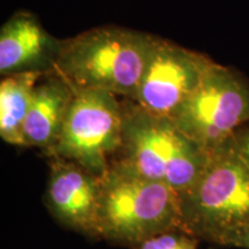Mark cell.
<instances>
[{"mask_svg":"<svg viewBox=\"0 0 249 249\" xmlns=\"http://www.w3.org/2000/svg\"><path fill=\"white\" fill-rule=\"evenodd\" d=\"M157 36L117 26L61 39L52 71L73 89H97L134 101Z\"/></svg>","mask_w":249,"mask_h":249,"instance_id":"6da1fadb","label":"cell"},{"mask_svg":"<svg viewBox=\"0 0 249 249\" xmlns=\"http://www.w3.org/2000/svg\"><path fill=\"white\" fill-rule=\"evenodd\" d=\"M124 112L123 149L114 163L141 178L172 187L180 195L192 188L207 166L209 151L170 118L149 113L134 101L127 99Z\"/></svg>","mask_w":249,"mask_h":249,"instance_id":"3957f363","label":"cell"},{"mask_svg":"<svg viewBox=\"0 0 249 249\" xmlns=\"http://www.w3.org/2000/svg\"><path fill=\"white\" fill-rule=\"evenodd\" d=\"M60 39L43 28L35 15L18 12L0 31V73L50 71L54 65Z\"/></svg>","mask_w":249,"mask_h":249,"instance_id":"9c48e42d","label":"cell"},{"mask_svg":"<svg viewBox=\"0 0 249 249\" xmlns=\"http://www.w3.org/2000/svg\"><path fill=\"white\" fill-rule=\"evenodd\" d=\"M231 141L236 154L249 167V124L239 129Z\"/></svg>","mask_w":249,"mask_h":249,"instance_id":"4fadbf2b","label":"cell"},{"mask_svg":"<svg viewBox=\"0 0 249 249\" xmlns=\"http://www.w3.org/2000/svg\"><path fill=\"white\" fill-rule=\"evenodd\" d=\"M74 90L62 77L50 71L37 83L23 133L27 147L50 150L60 135Z\"/></svg>","mask_w":249,"mask_h":249,"instance_id":"30bf717a","label":"cell"},{"mask_svg":"<svg viewBox=\"0 0 249 249\" xmlns=\"http://www.w3.org/2000/svg\"><path fill=\"white\" fill-rule=\"evenodd\" d=\"M197 248V239H195L194 236L186 234L185 239H183L181 246L179 249H196Z\"/></svg>","mask_w":249,"mask_h":249,"instance_id":"9a60e30c","label":"cell"},{"mask_svg":"<svg viewBox=\"0 0 249 249\" xmlns=\"http://www.w3.org/2000/svg\"><path fill=\"white\" fill-rule=\"evenodd\" d=\"M58 141L49 152L102 178L123 149L124 104L97 89H73Z\"/></svg>","mask_w":249,"mask_h":249,"instance_id":"5b68a950","label":"cell"},{"mask_svg":"<svg viewBox=\"0 0 249 249\" xmlns=\"http://www.w3.org/2000/svg\"><path fill=\"white\" fill-rule=\"evenodd\" d=\"M171 120L189 139L211 151L249 124V82L232 67L213 62Z\"/></svg>","mask_w":249,"mask_h":249,"instance_id":"8992f818","label":"cell"},{"mask_svg":"<svg viewBox=\"0 0 249 249\" xmlns=\"http://www.w3.org/2000/svg\"><path fill=\"white\" fill-rule=\"evenodd\" d=\"M180 196L182 232L197 240L231 246L249 225V167L231 140L209 151L200 178Z\"/></svg>","mask_w":249,"mask_h":249,"instance_id":"277c9868","label":"cell"},{"mask_svg":"<svg viewBox=\"0 0 249 249\" xmlns=\"http://www.w3.org/2000/svg\"><path fill=\"white\" fill-rule=\"evenodd\" d=\"M170 231H182L179 193L112 164L99 178L96 234L126 244H142Z\"/></svg>","mask_w":249,"mask_h":249,"instance_id":"7a4b0ae2","label":"cell"},{"mask_svg":"<svg viewBox=\"0 0 249 249\" xmlns=\"http://www.w3.org/2000/svg\"><path fill=\"white\" fill-rule=\"evenodd\" d=\"M187 233L170 231L156 235L140 244V249H179Z\"/></svg>","mask_w":249,"mask_h":249,"instance_id":"7c38bea8","label":"cell"},{"mask_svg":"<svg viewBox=\"0 0 249 249\" xmlns=\"http://www.w3.org/2000/svg\"><path fill=\"white\" fill-rule=\"evenodd\" d=\"M231 246L249 249V225L246 226L245 229L233 239Z\"/></svg>","mask_w":249,"mask_h":249,"instance_id":"5bb4252c","label":"cell"},{"mask_svg":"<svg viewBox=\"0 0 249 249\" xmlns=\"http://www.w3.org/2000/svg\"><path fill=\"white\" fill-rule=\"evenodd\" d=\"M48 71H31L5 75L0 82V136L5 142L27 147L23 126L35 88Z\"/></svg>","mask_w":249,"mask_h":249,"instance_id":"8fae6325","label":"cell"},{"mask_svg":"<svg viewBox=\"0 0 249 249\" xmlns=\"http://www.w3.org/2000/svg\"><path fill=\"white\" fill-rule=\"evenodd\" d=\"M213 62L208 55L158 37L134 102L149 113L171 119Z\"/></svg>","mask_w":249,"mask_h":249,"instance_id":"52a82bcc","label":"cell"},{"mask_svg":"<svg viewBox=\"0 0 249 249\" xmlns=\"http://www.w3.org/2000/svg\"><path fill=\"white\" fill-rule=\"evenodd\" d=\"M48 197L59 219L81 231L96 233L99 202V178L74 161L53 164Z\"/></svg>","mask_w":249,"mask_h":249,"instance_id":"ba28073f","label":"cell"}]
</instances>
